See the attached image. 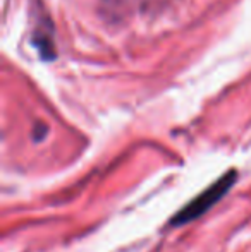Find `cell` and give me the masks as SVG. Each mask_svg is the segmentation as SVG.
I'll list each match as a JSON object with an SVG mask.
<instances>
[{
	"label": "cell",
	"instance_id": "obj_1",
	"mask_svg": "<svg viewBox=\"0 0 251 252\" xmlns=\"http://www.w3.org/2000/svg\"><path fill=\"white\" fill-rule=\"evenodd\" d=\"M236 180H238V172H236V170L225 172L224 175L218 177L212 186H208L207 189L201 190L194 199H191L181 211L176 213V215L171 218V223H169V225L182 226V225H188V223L194 221V220H198L200 216H203L208 209L214 208V206L232 189Z\"/></svg>",
	"mask_w": 251,
	"mask_h": 252
}]
</instances>
